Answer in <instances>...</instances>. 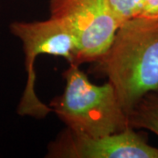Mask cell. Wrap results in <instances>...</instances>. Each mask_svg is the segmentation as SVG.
I'll use <instances>...</instances> for the list:
<instances>
[{
    "mask_svg": "<svg viewBox=\"0 0 158 158\" xmlns=\"http://www.w3.org/2000/svg\"><path fill=\"white\" fill-rule=\"evenodd\" d=\"M94 63L128 115L145 95L158 91V19L135 17L121 23L107 51Z\"/></svg>",
    "mask_w": 158,
    "mask_h": 158,
    "instance_id": "cell-1",
    "label": "cell"
},
{
    "mask_svg": "<svg viewBox=\"0 0 158 158\" xmlns=\"http://www.w3.org/2000/svg\"><path fill=\"white\" fill-rule=\"evenodd\" d=\"M62 76L63 92L49 106L66 128L81 135L101 136L129 127L128 115L111 83L91 82L75 63L69 64Z\"/></svg>",
    "mask_w": 158,
    "mask_h": 158,
    "instance_id": "cell-2",
    "label": "cell"
},
{
    "mask_svg": "<svg viewBox=\"0 0 158 158\" xmlns=\"http://www.w3.org/2000/svg\"><path fill=\"white\" fill-rule=\"evenodd\" d=\"M9 30L11 35L21 42L27 73L26 85L18 104L17 113L22 117L44 119L52 113V109L36 92V59L40 55H46L61 57L69 64H76V38L65 23L52 17L44 20H14L10 23Z\"/></svg>",
    "mask_w": 158,
    "mask_h": 158,
    "instance_id": "cell-3",
    "label": "cell"
},
{
    "mask_svg": "<svg viewBox=\"0 0 158 158\" xmlns=\"http://www.w3.org/2000/svg\"><path fill=\"white\" fill-rule=\"evenodd\" d=\"M49 13L73 33L77 65L94 63L101 58L120 25L109 0H50Z\"/></svg>",
    "mask_w": 158,
    "mask_h": 158,
    "instance_id": "cell-4",
    "label": "cell"
},
{
    "mask_svg": "<svg viewBox=\"0 0 158 158\" xmlns=\"http://www.w3.org/2000/svg\"><path fill=\"white\" fill-rule=\"evenodd\" d=\"M48 158H158V148L148 143L136 129L101 136L62 130L47 148Z\"/></svg>",
    "mask_w": 158,
    "mask_h": 158,
    "instance_id": "cell-5",
    "label": "cell"
},
{
    "mask_svg": "<svg viewBox=\"0 0 158 158\" xmlns=\"http://www.w3.org/2000/svg\"><path fill=\"white\" fill-rule=\"evenodd\" d=\"M128 125L148 130L158 136V91L148 93L128 113Z\"/></svg>",
    "mask_w": 158,
    "mask_h": 158,
    "instance_id": "cell-6",
    "label": "cell"
},
{
    "mask_svg": "<svg viewBox=\"0 0 158 158\" xmlns=\"http://www.w3.org/2000/svg\"><path fill=\"white\" fill-rule=\"evenodd\" d=\"M120 24L137 16L141 0H109Z\"/></svg>",
    "mask_w": 158,
    "mask_h": 158,
    "instance_id": "cell-7",
    "label": "cell"
},
{
    "mask_svg": "<svg viewBox=\"0 0 158 158\" xmlns=\"http://www.w3.org/2000/svg\"><path fill=\"white\" fill-rule=\"evenodd\" d=\"M136 17L158 19V0H141Z\"/></svg>",
    "mask_w": 158,
    "mask_h": 158,
    "instance_id": "cell-8",
    "label": "cell"
},
{
    "mask_svg": "<svg viewBox=\"0 0 158 158\" xmlns=\"http://www.w3.org/2000/svg\"><path fill=\"white\" fill-rule=\"evenodd\" d=\"M0 11H1V5H0Z\"/></svg>",
    "mask_w": 158,
    "mask_h": 158,
    "instance_id": "cell-9",
    "label": "cell"
}]
</instances>
